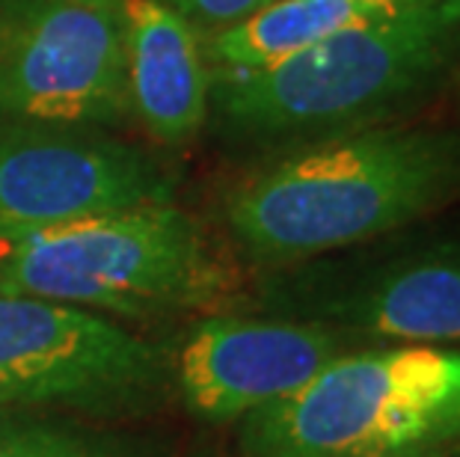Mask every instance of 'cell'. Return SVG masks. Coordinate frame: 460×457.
<instances>
[{
	"mask_svg": "<svg viewBox=\"0 0 460 457\" xmlns=\"http://www.w3.org/2000/svg\"><path fill=\"white\" fill-rule=\"evenodd\" d=\"M460 66V0H416L259 72L211 75L208 125L232 149L291 145L393 125Z\"/></svg>",
	"mask_w": 460,
	"mask_h": 457,
	"instance_id": "7a4b0ae2",
	"label": "cell"
},
{
	"mask_svg": "<svg viewBox=\"0 0 460 457\" xmlns=\"http://www.w3.org/2000/svg\"><path fill=\"white\" fill-rule=\"evenodd\" d=\"M457 199L460 131L393 122L261 154L220 193V226L261 274L398 235Z\"/></svg>",
	"mask_w": 460,
	"mask_h": 457,
	"instance_id": "6da1fadb",
	"label": "cell"
},
{
	"mask_svg": "<svg viewBox=\"0 0 460 457\" xmlns=\"http://www.w3.org/2000/svg\"><path fill=\"white\" fill-rule=\"evenodd\" d=\"M359 345L324 324L243 309L193 315L161 338L172 404L205 425H238Z\"/></svg>",
	"mask_w": 460,
	"mask_h": 457,
	"instance_id": "9c48e42d",
	"label": "cell"
},
{
	"mask_svg": "<svg viewBox=\"0 0 460 457\" xmlns=\"http://www.w3.org/2000/svg\"><path fill=\"white\" fill-rule=\"evenodd\" d=\"M125 6L134 122L155 143L188 145L208 128L211 69L202 36L155 0H125Z\"/></svg>",
	"mask_w": 460,
	"mask_h": 457,
	"instance_id": "30bf717a",
	"label": "cell"
},
{
	"mask_svg": "<svg viewBox=\"0 0 460 457\" xmlns=\"http://www.w3.org/2000/svg\"><path fill=\"white\" fill-rule=\"evenodd\" d=\"M175 176L116 131L0 122V244L27 232L175 202Z\"/></svg>",
	"mask_w": 460,
	"mask_h": 457,
	"instance_id": "ba28073f",
	"label": "cell"
},
{
	"mask_svg": "<svg viewBox=\"0 0 460 457\" xmlns=\"http://www.w3.org/2000/svg\"><path fill=\"white\" fill-rule=\"evenodd\" d=\"M172 407L161 338L0 288V413L143 422Z\"/></svg>",
	"mask_w": 460,
	"mask_h": 457,
	"instance_id": "5b68a950",
	"label": "cell"
},
{
	"mask_svg": "<svg viewBox=\"0 0 460 457\" xmlns=\"http://www.w3.org/2000/svg\"><path fill=\"white\" fill-rule=\"evenodd\" d=\"M243 312L312 321L362 345L460 347V241L362 244L261 270Z\"/></svg>",
	"mask_w": 460,
	"mask_h": 457,
	"instance_id": "8992f818",
	"label": "cell"
},
{
	"mask_svg": "<svg viewBox=\"0 0 460 457\" xmlns=\"http://www.w3.org/2000/svg\"><path fill=\"white\" fill-rule=\"evenodd\" d=\"M199 457H211V454H199Z\"/></svg>",
	"mask_w": 460,
	"mask_h": 457,
	"instance_id": "5bb4252c",
	"label": "cell"
},
{
	"mask_svg": "<svg viewBox=\"0 0 460 457\" xmlns=\"http://www.w3.org/2000/svg\"><path fill=\"white\" fill-rule=\"evenodd\" d=\"M155 4L172 9L175 15H181L205 39L243 22V18L252 15L264 4H270V0H155Z\"/></svg>",
	"mask_w": 460,
	"mask_h": 457,
	"instance_id": "4fadbf2b",
	"label": "cell"
},
{
	"mask_svg": "<svg viewBox=\"0 0 460 457\" xmlns=\"http://www.w3.org/2000/svg\"><path fill=\"white\" fill-rule=\"evenodd\" d=\"M410 4L416 0H270L243 22L205 36L202 54L211 75L259 72Z\"/></svg>",
	"mask_w": 460,
	"mask_h": 457,
	"instance_id": "8fae6325",
	"label": "cell"
},
{
	"mask_svg": "<svg viewBox=\"0 0 460 457\" xmlns=\"http://www.w3.org/2000/svg\"><path fill=\"white\" fill-rule=\"evenodd\" d=\"M0 288L107 318H184L243 306L238 265L179 202H155L0 244Z\"/></svg>",
	"mask_w": 460,
	"mask_h": 457,
	"instance_id": "3957f363",
	"label": "cell"
},
{
	"mask_svg": "<svg viewBox=\"0 0 460 457\" xmlns=\"http://www.w3.org/2000/svg\"><path fill=\"white\" fill-rule=\"evenodd\" d=\"M238 457H460V347L359 345L234 425Z\"/></svg>",
	"mask_w": 460,
	"mask_h": 457,
	"instance_id": "277c9868",
	"label": "cell"
},
{
	"mask_svg": "<svg viewBox=\"0 0 460 457\" xmlns=\"http://www.w3.org/2000/svg\"><path fill=\"white\" fill-rule=\"evenodd\" d=\"M131 119L125 0H0V122Z\"/></svg>",
	"mask_w": 460,
	"mask_h": 457,
	"instance_id": "52a82bcc",
	"label": "cell"
},
{
	"mask_svg": "<svg viewBox=\"0 0 460 457\" xmlns=\"http://www.w3.org/2000/svg\"><path fill=\"white\" fill-rule=\"evenodd\" d=\"M0 457H172L158 434L63 413H0Z\"/></svg>",
	"mask_w": 460,
	"mask_h": 457,
	"instance_id": "7c38bea8",
	"label": "cell"
}]
</instances>
